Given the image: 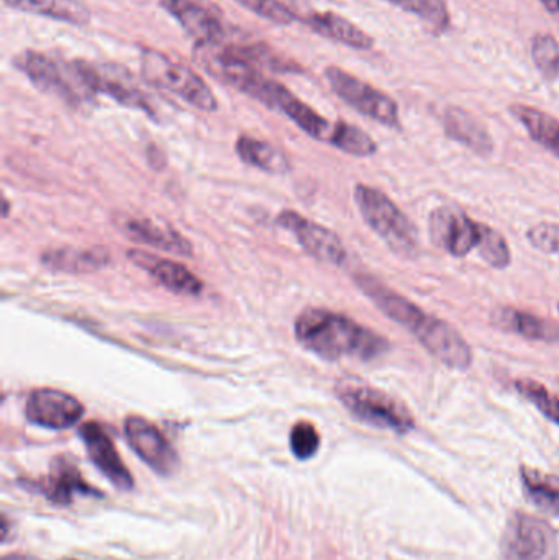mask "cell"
I'll return each mask as SVG.
<instances>
[{
	"label": "cell",
	"mask_w": 559,
	"mask_h": 560,
	"mask_svg": "<svg viewBox=\"0 0 559 560\" xmlns=\"http://www.w3.org/2000/svg\"><path fill=\"white\" fill-rule=\"evenodd\" d=\"M321 447V434L308 421H299L291 431V451L299 460H308Z\"/></svg>",
	"instance_id": "obj_32"
},
{
	"label": "cell",
	"mask_w": 559,
	"mask_h": 560,
	"mask_svg": "<svg viewBox=\"0 0 559 560\" xmlns=\"http://www.w3.org/2000/svg\"><path fill=\"white\" fill-rule=\"evenodd\" d=\"M304 23L318 35L353 49L368 51L374 46V38L370 33L335 12L308 13L304 16Z\"/></svg>",
	"instance_id": "obj_21"
},
{
	"label": "cell",
	"mask_w": 559,
	"mask_h": 560,
	"mask_svg": "<svg viewBox=\"0 0 559 560\" xmlns=\"http://www.w3.org/2000/svg\"><path fill=\"white\" fill-rule=\"evenodd\" d=\"M532 59L544 79L559 78V42L551 33H537L532 38Z\"/></svg>",
	"instance_id": "obj_30"
},
{
	"label": "cell",
	"mask_w": 559,
	"mask_h": 560,
	"mask_svg": "<svg viewBox=\"0 0 559 560\" xmlns=\"http://www.w3.org/2000/svg\"><path fill=\"white\" fill-rule=\"evenodd\" d=\"M121 232L140 245L151 246L164 253H173L177 256L194 255V246L186 236L180 235L173 226L161 225L150 219H128L121 223Z\"/></svg>",
	"instance_id": "obj_20"
},
{
	"label": "cell",
	"mask_w": 559,
	"mask_h": 560,
	"mask_svg": "<svg viewBox=\"0 0 559 560\" xmlns=\"http://www.w3.org/2000/svg\"><path fill=\"white\" fill-rule=\"evenodd\" d=\"M62 560H74V559H62Z\"/></svg>",
	"instance_id": "obj_37"
},
{
	"label": "cell",
	"mask_w": 559,
	"mask_h": 560,
	"mask_svg": "<svg viewBox=\"0 0 559 560\" xmlns=\"http://www.w3.org/2000/svg\"><path fill=\"white\" fill-rule=\"evenodd\" d=\"M294 335L302 348L325 361H373L389 349L387 339L373 329L325 308L304 310L295 319Z\"/></svg>",
	"instance_id": "obj_2"
},
{
	"label": "cell",
	"mask_w": 559,
	"mask_h": 560,
	"mask_svg": "<svg viewBox=\"0 0 559 560\" xmlns=\"http://www.w3.org/2000/svg\"><path fill=\"white\" fill-rule=\"evenodd\" d=\"M236 154L243 163L258 167L269 174H286L291 170L289 158L268 141L253 137H240L235 144Z\"/></svg>",
	"instance_id": "obj_26"
},
{
	"label": "cell",
	"mask_w": 559,
	"mask_h": 560,
	"mask_svg": "<svg viewBox=\"0 0 559 560\" xmlns=\"http://www.w3.org/2000/svg\"><path fill=\"white\" fill-rule=\"evenodd\" d=\"M499 560H559L557 533L544 520L515 512L502 533Z\"/></svg>",
	"instance_id": "obj_8"
},
{
	"label": "cell",
	"mask_w": 559,
	"mask_h": 560,
	"mask_svg": "<svg viewBox=\"0 0 559 560\" xmlns=\"http://www.w3.org/2000/svg\"><path fill=\"white\" fill-rule=\"evenodd\" d=\"M488 226L456 207H436L429 217L430 242L453 258H466L469 253L479 252Z\"/></svg>",
	"instance_id": "obj_10"
},
{
	"label": "cell",
	"mask_w": 559,
	"mask_h": 560,
	"mask_svg": "<svg viewBox=\"0 0 559 560\" xmlns=\"http://www.w3.org/2000/svg\"><path fill=\"white\" fill-rule=\"evenodd\" d=\"M88 88L94 94H105L125 107L151 112L147 95L140 91L133 75L118 65L105 62L75 61Z\"/></svg>",
	"instance_id": "obj_11"
},
{
	"label": "cell",
	"mask_w": 559,
	"mask_h": 560,
	"mask_svg": "<svg viewBox=\"0 0 559 560\" xmlns=\"http://www.w3.org/2000/svg\"><path fill=\"white\" fill-rule=\"evenodd\" d=\"M353 196L366 225L394 255L404 259H416L420 255V233L416 223L389 196L366 184H358Z\"/></svg>",
	"instance_id": "obj_4"
},
{
	"label": "cell",
	"mask_w": 559,
	"mask_h": 560,
	"mask_svg": "<svg viewBox=\"0 0 559 560\" xmlns=\"http://www.w3.org/2000/svg\"><path fill=\"white\" fill-rule=\"evenodd\" d=\"M127 255L130 261L150 272L164 289L171 290V292L190 296L200 295V292H202V280L180 262L160 258V256H153L150 253L138 252V249L128 252Z\"/></svg>",
	"instance_id": "obj_17"
},
{
	"label": "cell",
	"mask_w": 559,
	"mask_h": 560,
	"mask_svg": "<svg viewBox=\"0 0 559 560\" xmlns=\"http://www.w3.org/2000/svg\"><path fill=\"white\" fill-rule=\"evenodd\" d=\"M125 438L131 450L160 476H171L179 467L177 456L170 441L147 418L131 415L124 423Z\"/></svg>",
	"instance_id": "obj_14"
},
{
	"label": "cell",
	"mask_w": 559,
	"mask_h": 560,
	"mask_svg": "<svg viewBox=\"0 0 559 560\" xmlns=\"http://www.w3.org/2000/svg\"><path fill=\"white\" fill-rule=\"evenodd\" d=\"M443 128L452 140L479 154H489L494 150V141L488 128L468 110L462 107H449L443 112Z\"/></svg>",
	"instance_id": "obj_22"
},
{
	"label": "cell",
	"mask_w": 559,
	"mask_h": 560,
	"mask_svg": "<svg viewBox=\"0 0 559 560\" xmlns=\"http://www.w3.org/2000/svg\"><path fill=\"white\" fill-rule=\"evenodd\" d=\"M13 9L82 26L91 22V10L81 0H5Z\"/></svg>",
	"instance_id": "obj_25"
},
{
	"label": "cell",
	"mask_w": 559,
	"mask_h": 560,
	"mask_svg": "<svg viewBox=\"0 0 559 560\" xmlns=\"http://www.w3.org/2000/svg\"><path fill=\"white\" fill-rule=\"evenodd\" d=\"M547 12L559 22V0H540Z\"/></svg>",
	"instance_id": "obj_35"
},
{
	"label": "cell",
	"mask_w": 559,
	"mask_h": 560,
	"mask_svg": "<svg viewBox=\"0 0 559 560\" xmlns=\"http://www.w3.org/2000/svg\"><path fill=\"white\" fill-rule=\"evenodd\" d=\"M478 255L481 256L486 265L494 269H508L512 265V252L508 240L492 226H488L485 242H482Z\"/></svg>",
	"instance_id": "obj_31"
},
{
	"label": "cell",
	"mask_w": 559,
	"mask_h": 560,
	"mask_svg": "<svg viewBox=\"0 0 559 560\" xmlns=\"http://www.w3.org/2000/svg\"><path fill=\"white\" fill-rule=\"evenodd\" d=\"M527 240L534 248L544 253L559 255V225L557 223H537L527 230Z\"/></svg>",
	"instance_id": "obj_34"
},
{
	"label": "cell",
	"mask_w": 559,
	"mask_h": 560,
	"mask_svg": "<svg viewBox=\"0 0 559 560\" xmlns=\"http://www.w3.org/2000/svg\"><path fill=\"white\" fill-rule=\"evenodd\" d=\"M2 560H38V559L30 558V556L12 555V556H7V558H3Z\"/></svg>",
	"instance_id": "obj_36"
},
{
	"label": "cell",
	"mask_w": 559,
	"mask_h": 560,
	"mask_svg": "<svg viewBox=\"0 0 559 560\" xmlns=\"http://www.w3.org/2000/svg\"><path fill=\"white\" fill-rule=\"evenodd\" d=\"M354 282L384 315L409 329L417 341L445 368L459 372L471 369L475 352L455 326L439 316L430 315L373 276L357 275Z\"/></svg>",
	"instance_id": "obj_1"
},
{
	"label": "cell",
	"mask_w": 559,
	"mask_h": 560,
	"mask_svg": "<svg viewBox=\"0 0 559 560\" xmlns=\"http://www.w3.org/2000/svg\"><path fill=\"white\" fill-rule=\"evenodd\" d=\"M42 262L55 271L69 275H88L98 271L110 262V255L104 248H59L43 253Z\"/></svg>",
	"instance_id": "obj_23"
},
{
	"label": "cell",
	"mask_w": 559,
	"mask_h": 560,
	"mask_svg": "<svg viewBox=\"0 0 559 560\" xmlns=\"http://www.w3.org/2000/svg\"><path fill=\"white\" fill-rule=\"evenodd\" d=\"M325 78L331 91L347 102L354 110L364 117L384 125V127L400 130L399 105L391 95L384 94L380 89L361 81L357 75L350 74L338 66H328Z\"/></svg>",
	"instance_id": "obj_9"
},
{
	"label": "cell",
	"mask_w": 559,
	"mask_h": 560,
	"mask_svg": "<svg viewBox=\"0 0 559 560\" xmlns=\"http://www.w3.org/2000/svg\"><path fill=\"white\" fill-rule=\"evenodd\" d=\"M521 479L528 500L541 512L559 518V476L522 466Z\"/></svg>",
	"instance_id": "obj_27"
},
{
	"label": "cell",
	"mask_w": 559,
	"mask_h": 560,
	"mask_svg": "<svg viewBox=\"0 0 559 560\" xmlns=\"http://www.w3.org/2000/svg\"><path fill=\"white\" fill-rule=\"evenodd\" d=\"M141 72L154 88L171 92L202 112H216L219 101L212 89L189 66L174 61L156 49L141 52Z\"/></svg>",
	"instance_id": "obj_7"
},
{
	"label": "cell",
	"mask_w": 559,
	"mask_h": 560,
	"mask_svg": "<svg viewBox=\"0 0 559 560\" xmlns=\"http://www.w3.org/2000/svg\"><path fill=\"white\" fill-rule=\"evenodd\" d=\"M491 322L496 328L521 336L528 341L550 342V345L559 341L558 323L514 306H499L492 312Z\"/></svg>",
	"instance_id": "obj_19"
},
{
	"label": "cell",
	"mask_w": 559,
	"mask_h": 560,
	"mask_svg": "<svg viewBox=\"0 0 559 560\" xmlns=\"http://www.w3.org/2000/svg\"><path fill=\"white\" fill-rule=\"evenodd\" d=\"M84 405L68 392L58 388H36L26 400V420L46 430H68L84 417Z\"/></svg>",
	"instance_id": "obj_13"
},
{
	"label": "cell",
	"mask_w": 559,
	"mask_h": 560,
	"mask_svg": "<svg viewBox=\"0 0 559 560\" xmlns=\"http://www.w3.org/2000/svg\"><path fill=\"white\" fill-rule=\"evenodd\" d=\"M335 395L361 423L396 434H407L416 428V418L407 405L381 388L361 382L343 381L338 382Z\"/></svg>",
	"instance_id": "obj_5"
},
{
	"label": "cell",
	"mask_w": 559,
	"mask_h": 560,
	"mask_svg": "<svg viewBox=\"0 0 559 560\" xmlns=\"http://www.w3.org/2000/svg\"><path fill=\"white\" fill-rule=\"evenodd\" d=\"M38 489L49 502L61 506L69 505L75 495L102 497V492L89 486L81 470L65 456L53 460L51 470L42 483H38Z\"/></svg>",
	"instance_id": "obj_18"
},
{
	"label": "cell",
	"mask_w": 559,
	"mask_h": 560,
	"mask_svg": "<svg viewBox=\"0 0 559 560\" xmlns=\"http://www.w3.org/2000/svg\"><path fill=\"white\" fill-rule=\"evenodd\" d=\"M160 5L180 23L197 45H226L229 32L222 20L196 0H160Z\"/></svg>",
	"instance_id": "obj_16"
},
{
	"label": "cell",
	"mask_w": 559,
	"mask_h": 560,
	"mask_svg": "<svg viewBox=\"0 0 559 560\" xmlns=\"http://www.w3.org/2000/svg\"><path fill=\"white\" fill-rule=\"evenodd\" d=\"M407 13L416 15L433 33L442 35L452 26V13L445 0H386Z\"/></svg>",
	"instance_id": "obj_28"
},
{
	"label": "cell",
	"mask_w": 559,
	"mask_h": 560,
	"mask_svg": "<svg viewBox=\"0 0 559 560\" xmlns=\"http://www.w3.org/2000/svg\"><path fill=\"white\" fill-rule=\"evenodd\" d=\"M515 390L531 401L545 418L554 421L559 427V395L551 392L547 385L534 381V378H517Z\"/></svg>",
	"instance_id": "obj_29"
},
{
	"label": "cell",
	"mask_w": 559,
	"mask_h": 560,
	"mask_svg": "<svg viewBox=\"0 0 559 560\" xmlns=\"http://www.w3.org/2000/svg\"><path fill=\"white\" fill-rule=\"evenodd\" d=\"M249 12L278 25H291L298 20L295 13L281 0H235Z\"/></svg>",
	"instance_id": "obj_33"
},
{
	"label": "cell",
	"mask_w": 559,
	"mask_h": 560,
	"mask_svg": "<svg viewBox=\"0 0 559 560\" xmlns=\"http://www.w3.org/2000/svg\"><path fill=\"white\" fill-rule=\"evenodd\" d=\"M511 114L521 121L532 140L559 158V120L554 115L525 104L511 105Z\"/></svg>",
	"instance_id": "obj_24"
},
{
	"label": "cell",
	"mask_w": 559,
	"mask_h": 560,
	"mask_svg": "<svg viewBox=\"0 0 559 560\" xmlns=\"http://www.w3.org/2000/svg\"><path fill=\"white\" fill-rule=\"evenodd\" d=\"M278 225L291 232L305 253L325 265L341 266L348 262V252L337 233L305 219L298 212L286 210L278 217Z\"/></svg>",
	"instance_id": "obj_12"
},
{
	"label": "cell",
	"mask_w": 559,
	"mask_h": 560,
	"mask_svg": "<svg viewBox=\"0 0 559 560\" xmlns=\"http://www.w3.org/2000/svg\"><path fill=\"white\" fill-rule=\"evenodd\" d=\"M558 312H559V303H558Z\"/></svg>",
	"instance_id": "obj_38"
},
{
	"label": "cell",
	"mask_w": 559,
	"mask_h": 560,
	"mask_svg": "<svg viewBox=\"0 0 559 560\" xmlns=\"http://www.w3.org/2000/svg\"><path fill=\"white\" fill-rule=\"evenodd\" d=\"M13 66L39 91L48 92L68 104H88L94 97V92L85 84L75 61H62L46 52L25 49L15 56Z\"/></svg>",
	"instance_id": "obj_6"
},
{
	"label": "cell",
	"mask_w": 559,
	"mask_h": 560,
	"mask_svg": "<svg viewBox=\"0 0 559 560\" xmlns=\"http://www.w3.org/2000/svg\"><path fill=\"white\" fill-rule=\"evenodd\" d=\"M79 436H81L85 451H88L94 466L107 477L108 482L115 489L125 490V492L133 489V477H131L130 470L121 460L114 441H112V438L108 436L107 431L104 430L101 423L89 421V423L82 424L79 428Z\"/></svg>",
	"instance_id": "obj_15"
},
{
	"label": "cell",
	"mask_w": 559,
	"mask_h": 560,
	"mask_svg": "<svg viewBox=\"0 0 559 560\" xmlns=\"http://www.w3.org/2000/svg\"><path fill=\"white\" fill-rule=\"evenodd\" d=\"M265 105L282 112L314 140L331 144L351 156L370 158L377 153V143L366 131L343 120H327L298 95L292 94L281 82L271 81Z\"/></svg>",
	"instance_id": "obj_3"
}]
</instances>
